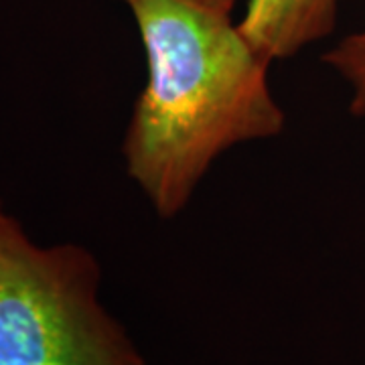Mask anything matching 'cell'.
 <instances>
[{
    "mask_svg": "<svg viewBox=\"0 0 365 365\" xmlns=\"http://www.w3.org/2000/svg\"><path fill=\"white\" fill-rule=\"evenodd\" d=\"M341 0H250L240 26L270 61L297 57L337 25Z\"/></svg>",
    "mask_w": 365,
    "mask_h": 365,
    "instance_id": "obj_3",
    "label": "cell"
},
{
    "mask_svg": "<svg viewBox=\"0 0 365 365\" xmlns=\"http://www.w3.org/2000/svg\"><path fill=\"white\" fill-rule=\"evenodd\" d=\"M138 29L146 81L122 140L130 181L160 220L193 201L235 146L280 136L270 66L235 19L237 0H114Z\"/></svg>",
    "mask_w": 365,
    "mask_h": 365,
    "instance_id": "obj_1",
    "label": "cell"
},
{
    "mask_svg": "<svg viewBox=\"0 0 365 365\" xmlns=\"http://www.w3.org/2000/svg\"><path fill=\"white\" fill-rule=\"evenodd\" d=\"M100 290L91 250L41 246L0 201V365H148Z\"/></svg>",
    "mask_w": 365,
    "mask_h": 365,
    "instance_id": "obj_2",
    "label": "cell"
},
{
    "mask_svg": "<svg viewBox=\"0 0 365 365\" xmlns=\"http://www.w3.org/2000/svg\"><path fill=\"white\" fill-rule=\"evenodd\" d=\"M325 63L349 88V110L353 116H365V25L337 41L327 55Z\"/></svg>",
    "mask_w": 365,
    "mask_h": 365,
    "instance_id": "obj_4",
    "label": "cell"
}]
</instances>
